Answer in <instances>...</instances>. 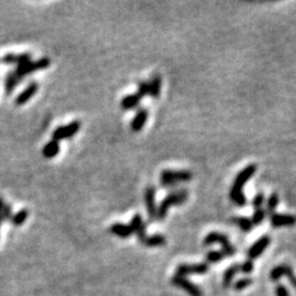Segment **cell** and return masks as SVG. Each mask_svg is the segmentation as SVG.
Wrapping results in <instances>:
<instances>
[{
  "label": "cell",
  "instance_id": "1",
  "mask_svg": "<svg viewBox=\"0 0 296 296\" xmlns=\"http://www.w3.org/2000/svg\"><path fill=\"white\" fill-rule=\"evenodd\" d=\"M188 197H189V193L184 189L178 190V192L171 193L169 195H167V197L163 199V201L161 202L159 207H157L156 218H158V220H164V217H166L169 207H171L172 205L183 204V202L187 201Z\"/></svg>",
  "mask_w": 296,
  "mask_h": 296
},
{
  "label": "cell",
  "instance_id": "2",
  "mask_svg": "<svg viewBox=\"0 0 296 296\" xmlns=\"http://www.w3.org/2000/svg\"><path fill=\"white\" fill-rule=\"evenodd\" d=\"M50 66H51V59L48 57H42L37 59V61H30L27 62V63L21 64V66H17L16 68H15L14 73L16 74L17 78H20L22 81V79H24L26 76H29V74H32L38 71H42V69L48 68Z\"/></svg>",
  "mask_w": 296,
  "mask_h": 296
},
{
  "label": "cell",
  "instance_id": "3",
  "mask_svg": "<svg viewBox=\"0 0 296 296\" xmlns=\"http://www.w3.org/2000/svg\"><path fill=\"white\" fill-rule=\"evenodd\" d=\"M193 179V173L190 171H169L166 169L161 173V183L163 187H173L177 183L190 182Z\"/></svg>",
  "mask_w": 296,
  "mask_h": 296
},
{
  "label": "cell",
  "instance_id": "4",
  "mask_svg": "<svg viewBox=\"0 0 296 296\" xmlns=\"http://www.w3.org/2000/svg\"><path fill=\"white\" fill-rule=\"evenodd\" d=\"M212 243H221L222 246V253L225 257H232L236 253V248L230 243L228 237L225 236L223 233L220 232H211L205 237L204 244L205 246H210Z\"/></svg>",
  "mask_w": 296,
  "mask_h": 296
},
{
  "label": "cell",
  "instance_id": "5",
  "mask_svg": "<svg viewBox=\"0 0 296 296\" xmlns=\"http://www.w3.org/2000/svg\"><path fill=\"white\" fill-rule=\"evenodd\" d=\"M81 121H72L68 125L58 126V127L52 132V140L57 141V142L63 140H68V138L73 137V136L81 130Z\"/></svg>",
  "mask_w": 296,
  "mask_h": 296
},
{
  "label": "cell",
  "instance_id": "6",
  "mask_svg": "<svg viewBox=\"0 0 296 296\" xmlns=\"http://www.w3.org/2000/svg\"><path fill=\"white\" fill-rule=\"evenodd\" d=\"M172 284L176 285L177 288H180L184 292H187L190 296H202V292L199 289V287L193 284L192 282H189L184 277H179V275L176 274L172 278Z\"/></svg>",
  "mask_w": 296,
  "mask_h": 296
},
{
  "label": "cell",
  "instance_id": "7",
  "mask_svg": "<svg viewBox=\"0 0 296 296\" xmlns=\"http://www.w3.org/2000/svg\"><path fill=\"white\" fill-rule=\"evenodd\" d=\"M257 172V166L256 164H249L247 166L246 168L242 169L241 172L238 173V176L235 178V182L232 184V189H237V190H242L243 185L253 177V174Z\"/></svg>",
  "mask_w": 296,
  "mask_h": 296
},
{
  "label": "cell",
  "instance_id": "8",
  "mask_svg": "<svg viewBox=\"0 0 296 296\" xmlns=\"http://www.w3.org/2000/svg\"><path fill=\"white\" fill-rule=\"evenodd\" d=\"M208 272V266L206 263L200 264H180L177 268V275L185 277L189 274H205Z\"/></svg>",
  "mask_w": 296,
  "mask_h": 296
},
{
  "label": "cell",
  "instance_id": "9",
  "mask_svg": "<svg viewBox=\"0 0 296 296\" xmlns=\"http://www.w3.org/2000/svg\"><path fill=\"white\" fill-rule=\"evenodd\" d=\"M154 197H156V189H154L153 185H149L145 192V204L149 215V220L151 221L156 220V216H157L156 199H154Z\"/></svg>",
  "mask_w": 296,
  "mask_h": 296
},
{
  "label": "cell",
  "instance_id": "10",
  "mask_svg": "<svg viewBox=\"0 0 296 296\" xmlns=\"http://www.w3.org/2000/svg\"><path fill=\"white\" fill-rule=\"evenodd\" d=\"M269 243H270V237L268 236V235L262 236L261 238H259L258 241H257L256 243H254L253 246H252L251 248L248 249V258H249V261H252V259L258 258V257L261 256V254L263 253L264 251H266L267 247L269 246Z\"/></svg>",
  "mask_w": 296,
  "mask_h": 296
},
{
  "label": "cell",
  "instance_id": "11",
  "mask_svg": "<svg viewBox=\"0 0 296 296\" xmlns=\"http://www.w3.org/2000/svg\"><path fill=\"white\" fill-rule=\"evenodd\" d=\"M270 223L273 227H282V226H293L296 223V216L285 215V213H273L270 216Z\"/></svg>",
  "mask_w": 296,
  "mask_h": 296
},
{
  "label": "cell",
  "instance_id": "12",
  "mask_svg": "<svg viewBox=\"0 0 296 296\" xmlns=\"http://www.w3.org/2000/svg\"><path fill=\"white\" fill-rule=\"evenodd\" d=\"M37 90H38L37 83H35V82L30 83L26 88H25L19 95H17L16 99H15V104H16L17 106H21V105L26 104L27 101H30L31 98H32L36 93H37Z\"/></svg>",
  "mask_w": 296,
  "mask_h": 296
},
{
  "label": "cell",
  "instance_id": "13",
  "mask_svg": "<svg viewBox=\"0 0 296 296\" xmlns=\"http://www.w3.org/2000/svg\"><path fill=\"white\" fill-rule=\"evenodd\" d=\"M31 58H32L31 53H20V55H16V53H7V55H5L4 57L1 58V62L4 64H15V66L17 67L30 62Z\"/></svg>",
  "mask_w": 296,
  "mask_h": 296
},
{
  "label": "cell",
  "instance_id": "14",
  "mask_svg": "<svg viewBox=\"0 0 296 296\" xmlns=\"http://www.w3.org/2000/svg\"><path fill=\"white\" fill-rule=\"evenodd\" d=\"M131 228H132L133 233L137 236V238L140 239L141 242L145 241V238L147 237L146 235V227L145 223H143L142 217H141L140 213H136L135 216L132 217V221H131Z\"/></svg>",
  "mask_w": 296,
  "mask_h": 296
},
{
  "label": "cell",
  "instance_id": "15",
  "mask_svg": "<svg viewBox=\"0 0 296 296\" xmlns=\"http://www.w3.org/2000/svg\"><path fill=\"white\" fill-rule=\"evenodd\" d=\"M148 118V111L146 109H140L136 112L135 117H133L132 122H131V130L133 132H140L145 126L146 121Z\"/></svg>",
  "mask_w": 296,
  "mask_h": 296
},
{
  "label": "cell",
  "instance_id": "16",
  "mask_svg": "<svg viewBox=\"0 0 296 296\" xmlns=\"http://www.w3.org/2000/svg\"><path fill=\"white\" fill-rule=\"evenodd\" d=\"M110 232L112 235L120 237V238H130L133 235V231L130 225H125V223H114L110 227Z\"/></svg>",
  "mask_w": 296,
  "mask_h": 296
},
{
  "label": "cell",
  "instance_id": "17",
  "mask_svg": "<svg viewBox=\"0 0 296 296\" xmlns=\"http://www.w3.org/2000/svg\"><path fill=\"white\" fill-rule=\"evenodd\" d=\"M141 100H142V97H141L138 93H135V94H130L123 97L120 105L121 107H122V110H132L140 105Z\"/></svg>",
  "mask_w": 296,
  "mask_h": 296
},
{
  "label": "cell",
  "instance_id": "18",
  "mask_svg": "<svg viewBox=\"0 0 296 296\" xmlns=\"http://www.w3.org/2000/svg\"><path fill=\"white\" fill-rule=\"evenodd\" d=\"M61 151V146H59V142L57 141H50V142L46 143L42 148V156L47 159L55 158L56 156Z\"/></svg>",
  "mask_w": 296,
  "mask_h": 296
},
{
  "label": "cell",
  "instance_id": "19",
  "mask_svg": "<svg viewBox=\"0 0 296 296\" xmlns=\"http://www.w3.org/2000/svg\"><path fill=\"white\" fill-rule=\"evenodd\" d=\"M21 79L17 78V76L14 73V71L6 73V76H5V93H6V95H11L14 89L16 88L17 84L21 83Z\"/></svg>",
  "mask_w": 296,
  "mask_h": 296
},
{
  "label": "cell",
  "instance_id": "20",
  "mask_svg": "<svg viewBox=\"0 0 296 296\" xmlns=\"http://www.w3.org/2000/svg\"><path fill=\"white\" fill-rule=\"evenodd\" d=\"M149 86V95L154 99L159 98L161 95V88H162V78L159 74H153L151 78V82L148 83Z\"/></svg>",
  "mask_w": 296,
  "mask_h": 296
},
{
  "label": "cell",
  "instance_id": "21",
  "mask_svg": "<svg viewBox=\"0 0 296 296\" xmlns=\"http://www.w3.org/2000/svg\"><path fill=\"white\" fill-rule=\"evenodd\" d=\"M231 221H232L233 223H236V225H238L239 228H241L243 232H251L252 228H253V223H252L251 218L248 217L239 216V217H232Z\"/></svg>",
  "mask_w": 296,
  "mask_h": 296
},
{
  "label": "cell",
  "instance_id": "22",
  "mask_svg": "<svg viewBox=\"0 0 296 296\" xmlns=\"http://www.w3.org/2000/svg\"><path fill=\"white\" fill-rule=\"evenodd\" d=\"M239 272V266L238 264H233V266H231L230 268H227V270L225 272V274H223V288H228L231 285V283H232L233 278L236 277L237 273Z\"/></svg>",
  "mask_w": 296,
  "mask_h": 296
},
{
  "label": "cell",
  "instance_id": "23",
  "mask_svg": "<svg viewBox=\"0 0 296 296\" xmlns=\"http://www.w3.org/2000/svg\"><path fill=\"white\" fill-rule=\"evenodd\" d=\"M166 237L163 235H152L146 237L142 243L145 244L146 247H159L166 244Z\"/></svg>",
  "mask_w": 296,
  "mask_h": 296
},
{
  "label": "cell",
  "instance_id": "24",
  "mask_svg": "<svg viewBox=\"0 0 296 296\" xmlns=\"http://www.w3.org/2000/svg\"><path fill=\"white\" fill-rule=\"evenodd\" d=\"M230 199L233 204L238 205V206H244L247 204V197H244L243 190H237L231 188L230 192Z\"/></svg>",
  "mask_w": 296,
  "mask_h": 296
},
{
  "label": "cell",
  "instance_id": "25",
  "mask_svg": "<svg viewBox=\"0 0 296 296\" xmlns=\"http://www.w3.org/2000/svg\"><path fill=\"white\" fill-rule=\"evenodd\" d=\"M278 205H279V195L277 193H273L267 201V208L264 210L266 211V215L272 216L275 212V210H277Z\"/></svg>",
  "mask_w": 296,
  "mask_h": 296
},
{
  "label": "cell",
  "instance_id": "26",
  "mask_svg": "<svg viewBox=\"0 0 296 296\" xmlns=\"http://www.w3.org/2000/svg\"><path fill=\"white\" fill-rule=\"evenodd\" d=\"M27 217H29V210L27 208H22V210L17 211L16 213L12 215V218L10 222L14 226H21L27 220Z\"/></svg>",
  "mask_w": 296,
  "mask_h": 296
},
{
  "label": "cell",
  "instance_id": "27",
  "mask_svg": "<svg viewBox=\"0 0 296 296\" xmlns=\"http://www.w3.org/2000/svg\"><path fill=\"white\" fill-rule=\"evenodd\" d=\"M289 267L290 266H288V264H280V266L275 267L274 269L270 272V279H272L273 282H278V280H280V278L285 277L287 270Z\"/></svg>",
  "mask_w": 296,
  "mask_h": 296
},
{
  "label": "cell",
  "instance_id": "28",
  "mask_svg": "<svg viewBox=\"0 0 296 296\" xmlns=\"http://www.w3.org/2000/svg\"><path fill=\"white\" fill-rule=\"evenodd\" d=\"M264 218H266V211H264L263 208H259V210H254V213L253 216H252L251 221L252 223H253V226L254 225L258 226L263 222Z\"/></svg>",
  "mask_w": 296,
  "mask_h": 296
},
{
  "label": "cell",
  "instance_id": "29",
  "mask_svg": "<svg viewBox=\"0 0 296 296\" xmlns=\"http://www.w3.org/2000/svg\"><path fill=\"white\" fill-rule=\"evenodd\" d=\"M223 258H225V256L221 251H211L206 254V261L210 263H217V262L222 261Z\"/></svg>",
  "mask_w": 296,
  "mask_h": 296
},
{
  "label": "cell",
  "instance_id": "30",
  "mask_svg": "<svg viewBox=\"0 0 296 296\" xmlns=\"http://www.w3.org/2000/svg\"><path fill=\"white\" fill-rule=\"evenodd\" d=\"M12 215H14V213H12L11 205L5 204L4 202V205H2V208H1V221L2 222H4V221H7V222H9V221H11Z\"/></svg>",
  "mask_w": 296,
  "mask_h": 296
},
{
  "label": "cell",
  "instance_id": "31",
  "mask_svg": "<svg viewBox=\"0 0 296 296\" xmlns=\"http://www.w3.org/2000/svg\"><path fill=\"white\" fill-rule=\"evenodd\" d=\"M251 284H252V279H249V278H244V279L238 280V282L236 283L235 287H233V288H235L236 292H241V290L248 288Z\"/></svg>",
  "mask_w": 296,
  "mask_h": 296
},
{
  "label": "cell",
  "instance_id": "32",
  "mask_svg": "<svg viewBox=\"0 0 296 296\" xmlns=\"http://www.w3.org/2000/svg\"><path fill=\"white\" fill-rule=\"evenodd\" d=\"M138 86V90L137 93L141 95V97H146V95L149 94V86H148V82H138L137 83Z\"/></svg>",
  "mask_w": 296,
  "mask_h": 296
},
{
  "label": "cell",
  "instance_id": "33",
  "mask_svg": "<svg viewBox=\"0 0 296 296\" xmlns=\"http://www.w3.org/2000/svg\"><path fill=\"white\" fill-rule=\"evenodd\" d=\"M264 202V195L263 193H258V194L254 197L253 199V207L254 210H259V208H262V205H263Z\"/></svg>",
  "mask_w": 296,
  "mask_h": 296
},
{
  "label": "cell",
  "instance_id": "34",
  "mask_svg": "<svg viewBox=\"0 0 296 296\" xmlns=\"http://www.w3.org/2000/svg\"><path fill=\"white\" fill-rule=\"evenodd\" d=\"M252 270H253V263H252V261H249V259L239 266V272L244 273V274H249V273H252Z\"/></svg>",
  "mask_w": 296,
  "mask_h": 296
},
{
  "label": "cell",
  "instance_id": "35",
  "mask_svg": "<svg viewBox=\"0 0 296 296\" xmlns=\"http://www.w3.org/2000/svg\"><path fill=\"white\" fill-rule=\"evenodd\" d=\"M285 277L288 278V280H289V282H290V284H292L293 287H294L295 289H296V275L294 274V270H293L292 267L288 268L287 274H285Z\"/></svg>",
  "mask_w": 296,
  "mask_h": 296
},
{
  "label": "cell",
  "instance_id": "36",
  "mask_svg": "<svg viewBox=\"0 0 296 296\" xmlns=\"http://www.w3.org/2000/svg\"><path fill=\"white\" fill-rule=\"evenodd\" d=\"M275 294H277V296H290L289 290L282 284H279L277 288H275Z\"/></svg>",
  "mask_w": 296,
  "mask_h": 296
},
{
  "label": "cell",
  "instance_id": "37",
  "mask_svg": "<svg viewBox=\"0 0 296 296\" xmlns=\"http://www.w3.org/2000/svg\"><path fill=\"white\" fill-rule=\"evenodd\" d=\"M2 205H4V200L1 199V197H0V226H1V208H2Z\"/></svg>",
  "mask_w": 296,
  "mask_h": 296
}]
</instances>
